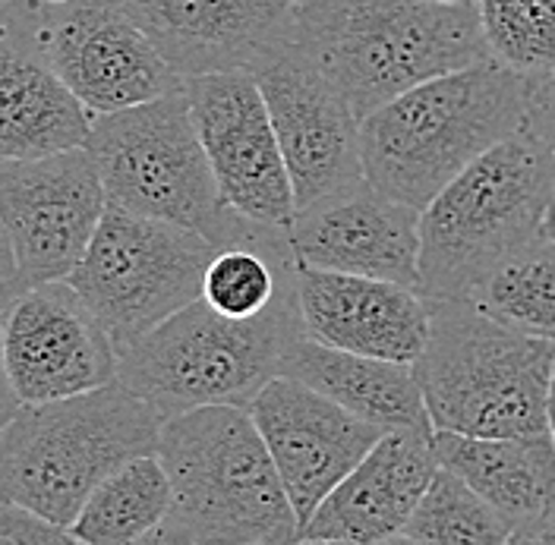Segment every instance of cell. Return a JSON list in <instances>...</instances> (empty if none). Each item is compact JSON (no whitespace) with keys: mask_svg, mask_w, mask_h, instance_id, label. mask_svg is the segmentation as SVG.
<instances>
[{"mask_svg":"<svg viewBox=\"0 0 555 545\" xmlns=\"http://www.w3.org/2000/svg\"><path fill=\"white\" fill-rule=\"evenodd\" d=\"M467 300L508 328L555 341V239H527L483 274Z\"/></svg>","mask_w":555,"mask_h":545,"instance_id":"24","label":"cell"},{"mask_svg":"<svg viewBox=\"0 0 555 545\" xmlns=\"http://www.w3.org/2000/svg\"><path fill=\"white\" fill-rule=\"evenodd\" d=\"M208 161L231 208L269 228H291L297 196L262 86L249 73L186 76Z\"/></svg>","mask_w":555,"mask_h":545,"instance_id":"13","label":"cell"},{"mask_svg":"<svg viewBox=\"0 0 555 545\" xmlns=\"http://www.w3.org/2000/svg\"><path fill=\"white\" fill-rule=\"evenodd\" d=\"M297 297L315 341L398 363H416L429 341V303L408 284L297 265Z\"/></svg>","mask_w":555,"mask_h":545,"instance_id":"18","label":"cell"},{"mask_svg":"<svg viewBox=\"0 0 555 545\" xmlns=\"http://www.w3.org/2000/svg\"><path fill=\"white\" fill-rule=\"evenodd\" d=\"M555 155L527 130L499 142L420 211V294L467 300L483 274L543 234Z\"/></svg>","mask_w":555,"mask_h":545,"instance_id":"6","label":"cell"},{"mask_svg":"<svg viewBox=\"0 0 555 545\" xmlns=\"http://www.w3.org/2000/svg\"><path fill=\"white\" fill-rule=\"evenodd\" d=\"M287 237L300 265L420 287V208L363 177L297 208Z\"/></svg>","mask_w":555,"mask_h":545,"instance_id":"17","label":"cell"},{"mask_svg":"<svg viewBox=\"0 0 555 545\" xmlns=\"http://www.w3.org/2000/svg\"><path fill=\"white\" fill-rule=\"evenodd\" d=\"M86 148L99 161L111 205L177 221L218 246L256 231V221L231 208L218 186L186 86L155 102L99 114Z\"/></svg>","mask_w":555,"mask_h":545,"instance_id":"8","label":"cell"},{"mask_svg":"<svg viewBox=\"0 0 555 545\" xmlns=\"http://www.w3.org/2000/svg\"><path fill=\"white\" fill-rule=\"evenodd\" d=\"M284 3H294V7H297V3H304V0H284Z\"/></svg>","mask_w":555,"mask_h":545,"instance_id":"33","label":"cell"},{"mask_svg":"<svg viewBox=\"0 0 555 545\" xmlns=\"http://www.w3.org/2000/svg\"><path fill=\"white\" fill-rule=\"evenodd\" d=\"M442 467L464 477L512 527V543H555V442L483 439L436 429Z\"/></svg>","mask_w":555,"mask_h":545,"instance_id":"20","label":"cell"},{"mask_svg":"<svg viewBox=\"0 0 555 545\" xmlns=\"http://www.w3.org/2000/svg\"><path fill=\"white\" fill-rule=\"evenodd\" d=\"M543 234L550 239H555V193L550 199V208H546V221H543Z\"/></svg>","mask_w":555,"mask_h":545,"instance_id":"29","label":"cell"},{"mask_svg":"<svg viewBox=\"0 0 555 545\" xmlns=\"http://www.w3.org/2000/svg\"><path fill=\"white\" fill-rule=\"evenodd\" d=\"M73 530L16 502H0V545H73Z\"/></svg>","mask_w":555,"mask_h":545,"instance_id":"27","label":"cell"},{"mask_svg":"<svg viewBox=\"0 0 555 545\" xmlns=\"http://www.w3.org/2000/svg\"><path fill=\"white\" fill-rule=\"evenodd\" d=\"M489 51L508 67L555 69V0H477Z\"/></svg>","mask_w":555,"mask_h":545,"instance_id":"26","label":"cell"},{"mask_svg":"<svg viewBox=\"0 0 555 545\" xmlns=\"http://www.w3.org/2000/svg\"><path fill=\"white\" fill-rule=\"evenodd\" d=\"M0 111L3 158H48L86 148L99 117L26 41L10 33H3L0 44Z\"/></svg>","mask_w":555,"mask_h":545,"instance_id":"22","label":"cell"},{"mask_svg":"<svg viewBox=\"0 0 555 545\" xmlns=\"http://www.w3.org/2000/svg\"><path fill=\"white\" fill-rule=\"evenodd\" d=\"M158 457L171 511L149 545H287L300 517L253 413L208 404L165 419Z\"/></svg>","mask_w":555,"mask_h":545,"instance_id":"2","label":"cell"},{"mask_svg":"<svg viewBox=\"0 0 555 545\" xmlns=\"http://www.w3.org/2000/svg\"><path fill=\"white\" fill-rule=\"evenodd\" d=\"M120 350L69 281H44L3 303V419L117 381Z\"/></svg>","mask_w":555,"mask_h":545,"instance_id":"12","label":"cell"},{"mask_svg":"<svg viewBox=\"0 0 555 545\" xmlns=\"http://www.w3.org/2000/svg\"><path fill=\"white\" fill-rule=\"evenodd\" d=\"M183 79L256 76L297 44V7L284 0H117Z\"/></svg>","mask_w":555,"mask_h":545,"instance_id":"15","label":"cell"},{"mask_svg":"<svg viewBox=\"0 0 555 545\" xmlns=\"http://www.w3.org/2000/svg\"><path fill=\"white\" fill-rule=\"evenodd\" d=\"M256 79L272 111L297 208L322 199L353 177H363V120L332 79L300 51V44L259 69Z\"/></svg>","mask_w":555,"mask_h":545,"instance_id":"16","label":"cell"},{"mask_svg":"<svg viewBox=\"0 0 555 545\" xmlns=\"http://www.w3.org/2000/svg\"><path fill=\"white\" fill-rule=\"evenodd\" d=\"M218 249L193 228L107 205L69 284L102 319L117 350H127L203 297L208 262Z\"/></svg>","mask_w":555,"mask_h":545,"instance_id":"9","label":"cell"},{"mask_svg":"<svg viewBox=\"0 0 555 545\" xmlns=\"http://www.w3.org/2000/svg\"><path fill=\"white\" fill-rule=\"evenodd\" d=\"M165 419L124 381L3 419L0 495L73 527L89 495L142 454H158Z\"/></svg>","mask_w":555,"mask_h":545,"instance_id":"5","label":"cell"},{"mask_svg":"<svg viewBox=\"0 0 555 545\" xmlns=\"http://www.w3.org/2000/svg\"><path fill=\"white\" fill-rule=\"evenodd\" d=\"M439 470L433 439L385 432L304 523L297 543H398Z\"/></svg>","mask_w":555,"mask_h":545,"instance_id":"19","label":"cell"},{"mask_svg":"<svg viewBox=\"0 0 555 545\" xmlns=\"http://www.w3.org/2000/svg\"><path fill=\"white\" fill-rule=\"evenodd\" d=\"M530 89V73L489 57L401 92L363 117L366 180L423 211L457 173L527 127Z\"/></svg>","mask_w":555,"mask_h":545,"instance_id":"1","label":"cell"},{"mask_svg":"<svg viewBox=\"0 0 555 545\" xmlns=\"http://www.w3.org/2000/svg\"><path fill=\"white\" fill-rule=\"evenodd\" d=\"M297 44L360 120L433 76L492 57L477 3L439 0H304Z\"/></svg>","mask_w":555,"mask_h":545,"instance_id":"3","label":"cell"},{"mask_svg":"<svg viewBox=\"0 0 555 545\" xmlns=\"http://www.w3.org/2000/svg\"><path fill=\"white\" fill-rule=\"evenodd\" d=\"M99 161L89 148L48 158H3V303L44 281H69L107 211Z\"/></svg>","mask_w":555,"mask_h":545,"instance_id":"10","label":"cell"},{"mask_svg":"<svg viewBox=\"0 0 555 545\" xmlns=\"http://www.w3.org/2000/svg\"><path fill=\"white\" fill-rule=\"evenodd\" d=\"M249 413L269 444L278 477L300 517V530L322 498L385 436L382 426L291 375L272 378L249 404Z\"/></svg>","mask_w":555,"mask_h":545,"instance_id":"14","label":"cell"},{"mask_svg":"<svg viewBox=\"0 0 555 545\" xmlns=\"http://www.w3.org/2000/svg\"><path fill=\"white\" fill-rule=\"evenodd\" d=\"M304 328L297 284L253 319H231L199 297L120 350L117 381L137 391L162 419L208 404L249 410L281 375V356Z\"/></svg>","mask_w":555,"mask_h":545,"instance_id":"7","label":"cell"},{"mask_svg":"<svg viewBox=\"0 0 555 545\" xmlns=\"http://www.w3.org/2000/svg\"><path fill=\"white\" fill-rule=\"evenodd\" d=\"M281 375L300 378L350 413L382 426L385 432L436 436L414 363L382 360L322 343L304 328L281 356Z\"/></svg>","mask_w":555,"mask_h":545,"instance_id":"21","label":"cell"},{"mask_svg":"<svg viewBox=\"0 0 555 545\" xmlns=\"http://www.w3.org/2000/svg\"><path fill=\"white\" fill-rule=\"evenodd\" d=\"M3 3H26V0H3Z\"/></svg>","mask_w":555,"mask_h":545,"instance_id":"32","label":"cell"},{"mask_svg":"<svg viewBox=\"0 0 555 545\" xmlns=\"http://www.w3.org/2000/svg\"><path fill=\"white\" fill-rule=\"evenodd\" d=\"M550 432L555 442V369H553V388H550Z\"/></svg>","mask_w":555,"mask_h":545,"instance_id":"30","label":"cell"},{"mask_svg":"<svg viewBox=\"0 0 555 545\" xmlns=\"http://www.w3.org/2000/svg\"><path fill=\"white\" fill-rule=\"evenodd\" d=\"M429 341L414 363L436 429L483 439L550 432L555 341L524 335L474 300H426Z\"/></svg>","mask_w":555,"mask_h":545,"instance_id":"4","label":"cell"},{"mask_svg":"<svg viewBox=\"0 0 555 545\" xmlns=\"http://www.w3.org/2000/svg\"><path fill=\"white\" fill-rule=\"evenodd\" d=\"M3 33L26 41L95 114L155 102L183 86L117 0L3 7Z\"/></svg>","mask_w":555,"mask_h":545,"instance_id":"11","label":"cell"},{"mask_svg":"<svg viewBox=\"0 0 555 545\" xmlns=\"http://www.w3.org/2000/svg\"><path fill=\"white\" fill-rule=\"evenodd\" d=\"M398 543L502 545L512 543V527L467 479L439 464Z\"/></svg>","mask_w":555,"mask_h":545,"instance_id":"25","label":"cell"},{"mask_svg":"<svg viewBox=\"0 0 555 545\" xmlns=\"http://www.w3.org/2000/svg\"><path fill=\"white\" fill-rule=\"evenodd\" d=\"M524 130L533 133L555 155V69L533 76Z\"/></svg>","mask_w":555,"mask_h":545,"instance_id":"28","label":"cell"},{"mask_svg":"<svg viewBox=\"0 0 555 545\" xmlns=\"http://www.w3.org/2000/svg\"><path fill=\"white\" fill-rule=\"evenodd\" d=\"M171 477L158 454L124 464L89 495L73 520V540L82 545L145 543L171 511Z\"/></svg>","mask_w":555,"mask_h":545,"instance_id":"23","label":"cell"},{"mask_svg":"<svg viewBox=\"0 0 555 545\" xmlns=\"http://www.w3.org/2000/svg\"><path fill=\"white\" fill-rule=\"evenodd\" d=\"M439 3H477V0H439Z\"/></svg>","mask_w":555,"mask_h":545,"instance_id":"31","label":"cell"}]
</instances>
